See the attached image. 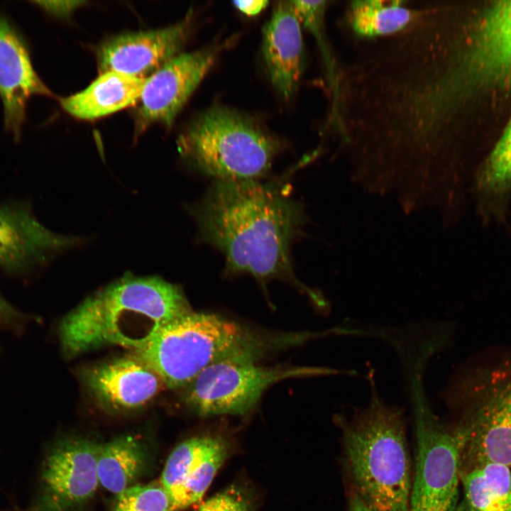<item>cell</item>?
<instances>
[{
    "label": "cell",
    "mask_w": 511,
    "mask_h": 511,
    "mask_svg": "<svg viewBox=\"0 0 511 511\" xmlns=\"http://www.w3.org/2000/svg\"><path fill=\"white\" fill-rule=\"evenodd\" d=\"M404 1L356 0L351 2L348 21L353 32L364 40L391 36L405 29L414 19L416 9Z\"/></svg>",
    "instance_id": "obj_22"
},
{
    "label": "cell",
    "mask_w": 511,
    "mask_h": 511,
    "mask_svg": "<svg viewBox=\"0 0 511 511\" xmlns=\"http://www.w3.org/2000/svg\"><path fill=\"white\" fill-rule=\"evenodd\" d=\"M115 508L125 511H175L171 498L160 483L131 485L118 495Z\"/></svg>",
    "instance_id": "obj_23"
},
{
    "label": "cell",
    "mask_w": 511,
    "mask_h": 511,
    "mask_svg": "<svg viewBox=\"0 0 511 511\" xmlns=\"http://www.w3.org/2000/svg\"><path fill=\"white\" fill-rule=\"evenodd\" d=\"M97 448L79 437L55 444L43 465L40 511H75L92 498L99 483Z\"/></svg>",
    "instance_id": "obj_11"
},
{
    "label": "cell",
    "mask_w": 511,
    "mask_h": 511,
    "mask_svg": "<svg viewBox=\"0 0 511 511\" xmlns=\"http://www.w3.org/2000/svg\"><path fill=\"white\" fill-rule=\"evenodd\" d=\"M231 40L180 53L147 77L135 111V131L154 123L172 126L191 94Z\"/></svg>",
    "instance_id": "obj_9"
},
{
    "label": "cell",
    "mask_w": 511,
    "mask_h": 511,
    "mask_svg": "<svg viewBox=\"0 0 511 511\" xmlns=\"http://www.w3.org/2000/svg\"><path fill=\"white\" fill-rule=\"evenodd\" d=\"M114 511H125V510H119V509L114 508Z\"/></svg>",
    "instance_id": "obj_28"
},
{
    "label": "cell",
    "mask_w": 511,
    "mask_h": 511,
    "mask_svg": "<svg viewBox=\"0 0 511 511\" xmlns=\"http://www.w3.org/2000/svg\"><path fill=\"white\" fill-rule=\"evenodd\" d=\"M339 373L334 369L290 365L264 366L236 356L209 365L182 388L185 404L199 416L245 415L263 393L285 379Z\"/></svg>",
    "instance_id": "obj_7"
},
{
    "label": "cell",
    "mask_w": 511,
    "mask_h": 511,
    "mask_svg": "<svg viewBox=\"0 0 511 511\" xmlns=\"http://www.w3.org/2000/svg\"><path fill=\"white\" fill-rule=\"evenodd\" d=\"M417 454L407 511H456L459 480V436L454 424L433 413L414 379Z\"/></svg>",
    "instance_id": "obj_8"
},
{
    "label": "cell",
    "mask_w": 511,
    "mask_h": 511,
    "mask_svg": "<svg viewBox=\"0 0 511 511\" xmlns=\"http://www.w3.org/2000/svg\"><path fill=\"white\" fill-rule=\"evenodd\" d=\"M228 441L219 434L189 438L171 452L160 483L170 495L175 511L199 500L226 458Z\"/></svg>",
    "instance_id": "obj_13"
},
{
    "label": "cell",
    "mask_w": 511,
    "mask_h": 511,
    "mask_svg": "<svg viewBox=\"0 0 511 511\" xmlns=\"http://www.w3.org/2000/svg\"><path fill=\"white\" fill-rule=\"evenodd\" d=\"M268 1H236L234 6L247 16H255L263 11L268 4Z\"/></svg>",
    "instance_id": "obj_26"
},
{
    "label": "cell",
    "mask_w": 511,
    "mask_h": 511,
    "mask_svg": "<svg viewBox=\"0 0 511 511\" xmlns=\"http://www.w3.org/2000/svg\"><path fill=\"white\" fill-rule=\"evenodd\" d=\"M145 463L142 443L124 435L104 444H98L97 468L99 483L119 495L132 485Z\"/></svg>",
    "instance_id": "obj_21"
},
{
    "label": "cell",
    "mask_w": 511,
    "mask_h": 511,
    "mask_svg": "<svg viewBox=\"0 0 511 511\" xmlns=\"http://www.w3.org/2000/svg\"><path fill=\"white\" fill-rule=\"evenodd\" d=\"M287 189L259 180H215L189 211L200 238L224 256L226 273L287 281L322 307L323 296L295 275L290 246L304 216Z\"/></svg>",
    "instance_id": "obj_1"
},
{
    "label": "cell",
    "mask_w": 511,
    "mask_h": 511,
    "mask_svg": "<svg viewBox=\"0 0 511 511\" xmlns=\"http://www.w3.org/2000/svg\"><path fill=\"white\" fill-rule=\"evenodd\" d=\"M478 209L486 219L504 216L511 194V119L474 176Z\"/></svg>",
    "instance_id": "obj_19"
},
{
    "label": "cell",
    "mask_w": 511,
    "mask_h": 511,
    "mask_svg": "<svg viewBox=\"0 0 511 511\" xmlns=\"http://www.w3.org/2000/svg\"><path fill=\"white\" fill-rule=\"evenodd\" d=\"M192 311L177 285L157 277L125 275L67 313L60 326L62 347L69 356L110 345L134 350Z\"/></svg>",
    "instance_id": "obj_3"
},
{
    "label": "cell",
    "mask_w": 511,
    "mask_h": 511,
    "mask_svg": "<svg viewBox=\"0 0 511 511\" xmlns=\"http://www.w3.org/2000/svg\"><path fill=\"white\" fill-rule=\"evenodd\" d=\"M349 493L370 511H407L412 476L404 410L373 386L369 404L337 416Z\"/></svg>",
    "instance_id": "obj_4"
},
{
    "label": "cell",
    "mask_w": 511,
    "mask_h": 511,
    "mask_svg": "<svg viewBox=\"0 0 511 511\" xmlns=\"http://www.w3.org/2000/svg\"><path fill=\"white\" fill-rule=\"evenodd\" d=\"M270 342V333L218 314L192 311L165 324L131 354L152 368L166 388L175 389L218 361L260 357Z\"/></svg>",
    "instance_id": "obj_5"
},
{
    "label": "cell",
    "mask_w": 511,
    "mask_h": 511,
    "mask_svg": "<svg viewBox=\"0 0 511 511\" xmlns=\"http://www.w3.org/2000/svg\"><path fill=\"white\" fill-rule=\"evenodd\" d=\"M177 145L184 159L215 180H259L284 148L256 119L218 105L192 120Z\"/></svg>",
    "instance_id": "obj_6"
},
{
    "label": "cell",
    "mask_w": 511,
    "mask_h": 511,
    "mask_svg": "<svg viewBox=\"0 0 511 511\" xmlns=\"http://www.w3.org/2000/svg\"><path fill=\"white\" fill-rule=\"evenodd\" d=\"M419 85L425 107L444 121L479 95L511 91V1L493 2L449 49L433 28Z\"/></svg>",
    "instance_id": "obj_2"
},
{
    "label": "cell",
    "mask_w": 511,
    "mask_h": 511,
    "mask_svg": "<svg viewBox=\"0 0 511 511\" xmlns=\"http://www.w3.org/2000/svg\"><path fill=\"white\" fill-rule=\"evenodd\" d=\"M31 2L47 13L60 18L69 16L85 4L83 1H33Z\"/></svg>",
    "instance_id": "obj_25"
},
{
    "label": "cell",
    "mask_w": 511,
    "mask_h": 511,
    "mask_svg": "<svg viewBox=\"0 0 511 511\" xmlns=\"http://www.w3.org/2000/svg\"><path fill=\"white\" fill-rule=\"evenodd\" d=\"M34 95L52 93L35 72L20 35L0 16V99L6 129L16 141L22 135L27 103Z\"/></svg>",
    "instance_id": "obj_15"
},
{
    "label": "cell",
    "mask_w": 511,
    "mask_h": 511,
    "mask_svg": "<svg viewBox=\"0 0 511 511\" xmlns=\"http://www.w3.org/2000/svg\"><path fill=\"white\" fill-rule=\"evenodd\" d=\"M463 495L456 511H511V467L486 463L459 471Z\"/></svg>",
    "instance_id": "obj_20"
},
{
    "label": "cell",
    "mask_w": 511,
    "mask_h": 511,
    "mask_svg": "<svg viewBox=\"0 0 511 511\" xmlns=\"http://www.w3.org/2000/svg\"><path fill=\"white\" fill-rule=\"evenodd\" d=\"M77 238L51 231L34 216L28 204L0 206V268L23 273L77 243Z\"/></svg>",
    "instance_id": "obj_14"
},
{
    "label": "cell",
    "mask_w": 511,
    "mask_h": 511,
    "mask_svg": "<svg viewBox=\"0 0 511 511\" xmlns=\"http://www.w3.org/2000/svg\"><path fill=\"white\" fill-rule=\"evenodd\" d=\"M17 316V312L0 295V319H12Z\"/></svg>",
    "instance_id": "obj_27"
},
{
    "label": "cell",
    "mask_w": 511,
    "mask_h": 511,
    "mask_svg": "<svg viewBox=\"0 0 511 511\" xmlns=\"http://www.w3.org/2000/svg\"><path fill=\"white\" fill-rule=\"evenodd\" d=\"M83 376L97 400L114 410L140 407L164 386L160 376L132 354L92 367Z\"/></svg>",
    "instance_id": "obj_17"
},
{
    "label": "cell",
    "mask_w": 511,
    "mask_h": 511,
    "mask_svg": "<svg viewBox=\"0 0 511 511\" xmlns=\"http://www.w3.org/2000/svg\"><path fill=\"white\" fill-rule=\"evenodd\" d=\"M454 425L459 471L486 463L511 467V378L493 383Z\"/></svg>",
    "instance_id": "obj_10"
},
{
    "label": "cell",
    "mask_w": 511,
    "mask_h": 511,
    "mask_svg": "<svg viewBox=\"0 0 511 511\" xmlns=\"http://www.w3.org/2000/svg\"><path fill=\"white\" fill-rule=\"evenodd\" d=\"M197 511H253L250 495L231 485L203 502Z\"/></svg>",
    "instance_id": "obj_24"
},
{
    "label": "cell",
    "mask_w": 511,
    "mask_h": 511,
    "mask_svg": "<svg viewBox=\"0 0 511 511\" xmlns=\"http://www.w3.org/2000/svg\"><path fill=\"white\" fill-rule=\"evenodd\" d=\"M190 13L166 28L124 33L103 42L97 50L100 74L116 72L147 78L180 54L189 34Z\"/></svg>",
    "instance_id": "obj_12"
},
{
    "label": "cell",
    "mask_w": 511,
    "mask_h": 511,
    "mask_svg": "<svg viewBox=\"0 0 511 511\" xmlns=\"http://www.w3.org/2000/svg\"><path fill=\"white\" fill-rule=\"evenodd\" d=\"M300 24L292 1H280L263 28L261 53L267 74L286 101L294 96L304 69Z\"/></svg>",
    "instance_id": "obj_16"
},
{
    "label": "cell",
    "mask_w": 511,
    "mask_h": 511,
    "mask_svg": "<svg viewBox=\"0 0 511 511\" xmlns=\"http://www.w3.org/2000/svg\"><path fill=\"white\" fill-rule=\"evenodd\" d=\"M145 79L116 72L101 73L86 89L60 98L59 102L77 119H97L136 104Z\"/></svg>",
    "instance_id": "obj_18"
}]
</instances>
